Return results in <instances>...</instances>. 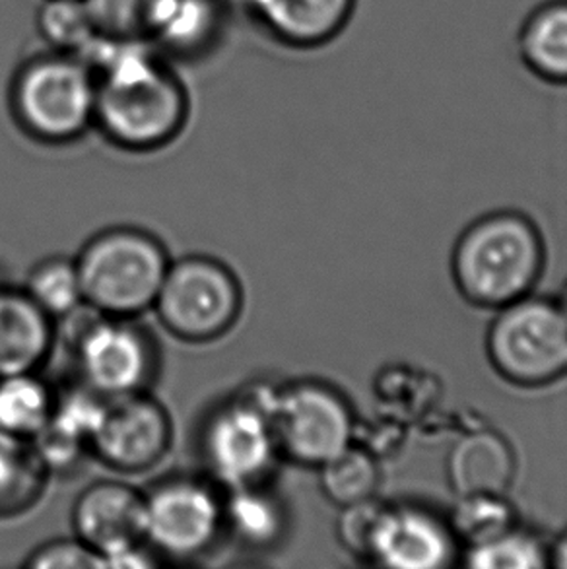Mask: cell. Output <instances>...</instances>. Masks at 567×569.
Masks as SVG:
<instances>
[{
    "label": "cell",
    "mask_w": 567,
    "mask_h": 569,
    "mask_svg": "<svg viewBox=\"0 0 567 569\" xmlns=\"http://www.w3.org/2000/svg\"><path fill=\"white\" fill-rule=\"evenodd\" d=\"M74 262L86 306L132 319L153 308L171 261L148 231L113 228L90 239Z\"/></svg>",
    "instance_id": "obj_3"
},
{
    "label": "cell",
    "mask_w": 567,
    "mask_h": 569,
    "mask_svg": "<svg viewBox=\"0 0 567 569\" xmlns=\"http://www.w3.org/2000/svg\"><path fill=\"white\" fill-rule=\"evenodd\" d=\"M41 38L59 53H77L96 33L84 0H46L38 12Z\"/></svg>",
    "instance_id": "obj_26"
},
{
    "label": "cell",
    "mask_w": 567,
    "mask_h": 569,
    "mask_svg": "<svg viewBox=\"0 0 567 569\" xmlns=\"http://www.w3.org/2000/svg\"><path fill=\"white\" fill-rule=\"evenodd\" d=\"M455 535L420 508H387L377 529L371 560L387 568L436 569L451 563Z\"/></svg>",
    "instance_id": "obj_13"
},
{
    "label": "cell",
    "mask_w": 567,
    "mask_h": 569,
    "mask_svg": "<svg viewBox=\"0 0 567 569\" xmlns=\"http://www.w3.org/2000/svg\"><path fill=\"white\" fill-rule=\"evenodd\" d=\"M171 420L160 400L148 391L108 399L106 412L90 441V453L117 472H145L166 457Z\"/></svg>",
    "instance_id": "obj_11"
},
{
    "label": "cell",
    "mask_w": 567,
    "mask_h": 569,
    "mask_svg": "<svg viewBox=\"0 0 567 569\" xmlns=\"http://www.w3.org/2000/svg\"><path fill=\"white\" fill-rule=\"evenodd\" d=\"M106 405L108 399L82 381L70 385L62 391H54L53 410L47 426L90 447L106 412Z\"/></svg>",
    "instance_id": "obj_25"
},
{
    "label": "cell",
    "mask_w": 567,
    "mask_h": 569,
    "mask_svg": "<svg viewBox=\"0 0 567 569\" xmlns=\"http://www.w3.org/2000/svg\"><path fill=\"white\" fill-rule=\"evenodd\" d=\"M514 475V451L506 439L494 431L468 433L452 447L449 480L459 496L504 493Z\"/></svg>",
    "instance_id": "obj_17"
},
{
    "label": "cell",
    "mask_w": 567,
    "mask_h": 569,
    "mask_svg": "<svg viewBox=\"0 0 567 569\" xmlns=\"http://www.w3.org/2000/svg\"><path fill=\"white\" fill-rule=\"evenodd\" d=\"M554 563L560 566V568L567 569V535H564V537L558 540V545H556V550H554Z\"/></svg>",
    "instance_id": "obj_31"
},
{
    "label": "cell",
    "mask_w": 567,
    "mask_h": 569,
    "mask_svg": "<svg viewBox=\"0 0 567 569\" xmlns=\"http://www.w3.org/2000/svg\"><path fill=\"white\" fill-rule=\"evenodd\" d=\"M517 51L530 74L567 86V0H545L530 10L517 33Z\"/></svg>",
    "instance_id": "obj_18"
},
{
    "label": "cell",
    "mask_w": 567,
    "mask_h": 569,
    "mask_svg": "<svg viewBox=\"0 0 567 569\" xmlns=\"http://www.w3.org/2000/svg\"><path fill=\"white\" fill-rule=\"evenodd\" d=\"M223 532L249 548L275 547L286 532V509L267 482L223 490Z\"/></svg>",
    "instance_id": "obj_19"
},
{
    "label": "cell",
    "mask_w": 567,
    "mask_h": 569,
    "mask_svg": "<svg viewBox=\"0 0 567 569\" xmlns=\"http://www.w3.org/2000/svg\"><path fill=\"white\" fill-rule=\"evenodd\" d=\"M93 28L116 38H145L150 0H84Z\"/></svg>",
    "instance_id": "obj_28"
},
{
    "label": "cell",
    "mask_w": 567,
    "mask_h": 569,
    "mask_svg": "<svg viewBox=\"0 0 567 569\" xmlns=\"http://www.w3.org/2000/svg\"><path fill=\"white\" fill-rule=\"evenodd\" d=\"M200 453L210 478L223 490L267 482L282 457L272 416L241 392L208 416L200 431Z\"/></svg>",
    "instance_id": "obj_9"
},
{
    "label": "cell",
    "mask_w": 567,
    "mask_h": 569,
    "mask_svg": "<svg viewBox=\"0 0 567 569\" xmlns=\"http://www.w3.org/2000/svg\"><path fill=\"white\" fill-rule=\"evenodd\" d=\"M272 38L296 49H315L345 31L356 0H230Z\"/></svg>",
    "instance_id": "obj_14"
},
{
    "label": "cell",
    "mask_w": 567,
    "mask_h": 569,
    "mask_svg": "<svg viewBox=\"0 0 567 569\" xmlns=\"http://www.w3.org/2000/svg\"><path fill=\"white\" fill-rule=\"evenodd\" d=\"M77 539L103 558L145 545V493L119 480L88 486L72 508Z\"/></svg>",
    "instance_id": "obj_12"
},
{
    "label": "cell",
    "mask_w": 567,
    "mask_h": 569,
    "mask_svg": "<svg viewBox=\"0 0 567 569\" xmlns=\"http://www.w3.org/2000/svg\"><path fill=\"white\" fill-rule=\"evenodd\" d=\"M74 57L96 77L93 124L113 144L146 152L181 132L189 116L187 90L148 39L96 31Z\"/></svg>",
    "instance_id": "obj_1"
},
{
    "label": "cell",
    "mask_w": 567,
    "mask_h": 569,
    "mask_svg": "<svg viewBox=\"0 0 567 569\" xmlns=\"http://www.w3.org/2000/svg\"><path fill=\"white\" fill-rule=\"evenodd\" d=\"M488 356L501 378L523 387L554 383L567 373V323L545 300L501 308L488 332Z\"/></svg>",
    "instance_id": "obj_7"
},
{
    "label": "cell",
    "mask_w": 567,
    "mask_h": 569,
    "mask_svg": "<svg viewBox=\"0 0 567 569\" xmlns=\"http://www.w3.org/2000/svg\"><path fill=\"white\" fill-rule=\"evenodd\" d=\"M98 82L92 70L70 53L28 62L12 86V108L23 131L43 142H70L96 119Z\"/></svg>",
    "instance_id": "obj_4"
},
{
    "label": "cell",
    "mask_w": 567,
    "mask_h": 569,
    "mask_svg": "<svg viewBox=\"0 0 567 569\" xmlns=\"http://www.w3.org/2000/svg\"><path fill=\"white\" fill-rule=\"evenodd\" d=\"M467 563L476 569H535L545 566L546 552L538 540L511 529L470 548Z\"/></svg>",
    "instance_id": "obj_27"
},
{
    "label": "cell",
    "mask_w": 567,
    "mask_h": 569,
    "mask_svg": "<svg viewBox=\"0 0 567 569\" xmlns=\"http://www.w3.org/2000/svg\"><path fill=\"white\" fill-rule=\"evenodd\" d=\"M543 264L537 228L519 214H494L462 233L452 253V278L470 303L501 309L527 298Z\"/></svg>",
    "instance_id": "obj_2"
},
{
    "label": "cell",
    "mask_w": 567,
    "mask_h": 569,
    "mask_svg": "<svg viewBox=\"0 0 567 569\" xmlns=\"http://www.w3.org/2000/svg\"><path fill=\"white\" fill-rule=\"evenodd\" d=\"M23 566L28 569H96L106 568V562L98 552L74 537L47 542L33 550Z\"/></svg>",
    "instance_id": "obj_30"
},
{
    "label": "cell",
    "mask_w": 567,
    "mask_h": 569,
    "mask_svg": "<svg viewBox=\"0 0 567 569\" xmlns=\"http://www.w3.org/2000/svg\"><path fill=\"white\" fill-rule=\"evenodd\" d=\"M241 306L236 274L212 257L192 254L169 262L152 309L177 339L210 342L230 331Z\"/></svg>",
    "instance_id": "obj_6"
},
{
    "label": "cell",
    "mask_w": 567,
    "mask_h": 569,
    "mask_svg": "<svg viewBox=\"0 0 567 569\" xmlns=\"http://www.w3.org/2000/svg\"><path fill=\"white\" fill-rule=\"evenodd\" d=\"M220 16L216 0H150L145 39L158 51L197 54L215 41Z\"/></svg>",
    "instance_id": "obj_16"
},
{
    "label": "cell",
    "mask_w": 567,
    "mask_h": 569,
    "mask_svg": "<svg viewBox=\"0 0 567 569\" xmlns=\"http://www.w3.org/2000/svg\"><path fill=\"white\" fill-rule=\"evenodd\" d=\"M74 316L78 323L61 321L80 381L106 399L148 391L158 368L152 337L131 319L103 316L86 303Z\"/></svg>",
    "instance_id": "obj_5"
},
{
    "label": "cell",
    "mask_w": 567,
    "mask_h": 569,
    "mask_svg": "<svg viewBox=\"0 0 567 569\" xmlns=\"http://www.w3.org/2000/svg\"><path fill=\"white\" fill-rule=\"evenodd\" d=\"M49 477L31 441L0 433V517L33 508L46 492Z\"/></svg>",
    "instance_id": "obj_20"
},
{
    "label": "cell",
    "mask_w": 567,
    "mask_h": 569,
    "mask_svg": "<svg viewBox=\"0 0 567 569\" xmlns=\"http://www.w3.org/2000/svg\"><path fill=\"white\" fill-rule=\"evenodd\" d=\"M558 308H560L561 316H564V319H566L567 323V288L566 292H564V296H561V301L558 303Z\"/></svg>",
    "instance_id": "obj_32"
},
{
    "label": "cell",
    "mask_w": 567,
    "mask_h": 569,
    "mask_svg": "<svg viewBox=\"0 0 567 569\" xmlns=\"http://www.w3.org/2000/svg\"><path fill=\"white\" fill-rule=\"evenodd\" d=\"M223 492L212 478H166L145 493V542L160 558L189 560L223 532Z\"/></svg>",
    "instance_id": "obj_8"
},
{
    "label": "cell",
    "mask_w": 567,
    "mask_h": 569,
    "mask_svg": "<svg viewBox=\"0 0 567 569\" xmlns=\"http://www.w3.org/2000/svg\"><path fill=\"white\" fill-rule=\"evenodd\" d=\"M54 391L36 371L0 378V433L31 439L46 428Z\"/></svg>",
    "instance_id": "obj_21"
},
{
    "label": "cell",
    "mask_w": 567,
    "mask_h": 569,
    "mask_svg": "<svg viewBox=\"0 0 567 569\" xmlns=\"http://www.w3.org/2000/svg\"><path fill=\"white\" fill-rule=\"evenodd\" d=\"M385 506L369 500L350 503L342 508L338 519V539L354 556L371 558L377 529L384 519Z\"/></svg>",
    "instance_id": "obj_29"
},
{
    "label": "cell",
    "mask_w": 567,
    "mask_h": 569,
    "mask_svg": "<svg viewBox=\"0 0 567 569\" xmlns=\"http://www.w3.org/2000/svg\"><path fill=\"white\" fill-rule=\"evenodd\" d=\"M53 340V319L23 290L0 284V378L38 370Z\"/></svg>",
    "instance_id": "obj_15"
},
{
    "label": "cell",
    "mask_w": 567,
    "mask_h": 569,
    "mask_svg": "<svg viewBox=\"0 0 567 569\" xmlns=\"http://www.w3.org/2000/svg\"><path fill=\"white\" fill-rule=\"evenodd\" d=\"M319 470L322 492L340 508L374 498L379 486L376 459L354 443L322 462Z\"/></svg>",
    "instance_id": "obj_23"
},
{
    "label": "cell",
    "mask_w": 567,
    "mask_h": 569,
    "mask_svg": "<svg viewBox=\"0 0 567 569\" xmlns=\"http://www.w3.org/2000/svg\"><path fill=\"white\" fill-rule=\"evenodd\" d=\"M514 529V509L504 493H472L460 496L459 506L451 517L455 537L478 547Z\"/></svg>",
    "instance_id": "obj_24"
},
{
    "label": "cell",
    "mask_w": 567,
    "mask_h": 569,
    "mask_svg": "<svg viewBox=\"0 0 567 569\" xmlns=\"http://www.w3.org/2000/svg\"><path fill=\"white\" fill-rule=\"evenodd\" d=\"M272 426L282 457L317 469L354 441L352 410L345 397L317 381L282 385Z\"/></svg>",
    "instance_id": "obj_10"
},
{
    "label": "cell",
    "mask_w": 567,
    "mask_h": 569,
    "mask_svg": "<svg viewBox=\"0 0 567 569\" xmlns=\"http://www.w3.org/2000/svg\"><path fill=\"white\" fill-rule=\"evenodd\" d=\"M23 292L53 321H61L84 306L77 262L64 257L39 262L28 274Z\"/></svg>",
    "instance_id": "obj_22"
}]
</instances>
